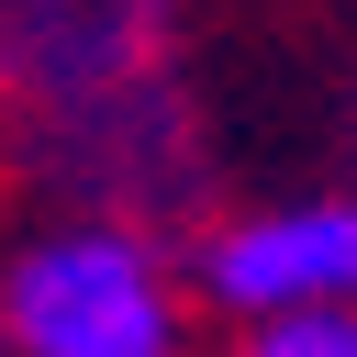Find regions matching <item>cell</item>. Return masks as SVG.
Listing matches in <instances>:
<instances>
[{
    "label": "cell",
    "mask_w": 357,
    "mask_h": 357,
    "mask_svg": "<svg viewBox=\"0 0 357 357\" xmlns=\"http://www.w3.org/2000/svg\"><path fill=\"white\" fill-rule=\"evenodd\" d=\"M190 290L223 324L301 312V301H357V190H312V201H268V212L201 223Z\"/></svg>",
    "instance_id": "3"
},
{
    "label": "cell",
    "mask_w": 357,
    "mask_h": 357,
    "mask_svg": "<svg viewBox=\"0 0 357 357\" xmlns=\"http://www.w3.org/2000/svg\"><path fill=\"white\" fill-rule=\"evenodd\" d=\"M0 156L33 201L56 212H112V223H190L212 201V145L201 112L178 89V67L112 78V89H67L33 112H0Z\"/></svg>",
    "instance_id": "1"
},
{
    "label": "cell",
    "mask_w": 357,
    "mask_h": 357,
    "mask_svg": "<svg viewBox=\"0 0 357 357\" xmlns=\"http://www.w3.org/2000/svg\"><path fill=\"white\" fill-rule=\"evenodd\" d=\"M234 357H357V301H301L234 324Z\"/></svg>",
    "instance_id": "5"
},
{
    "label": "cell",
    "mask_w": 357,
    "mask_h": 357,
    "mask_svg": "<svg viewBox=\"0 0 357 357\" xmlns=\"http://www.w3.org/2000/svg\"><path fill=\"white\" fill-rule=\"evenodd\" d=\"M190 0H0V112L178 67Z\"/></svg>",
    "instance_id": "4"
},
{
    "label": "cell",
    "mask_w": 357,
    "mask_h": 357,
    "mask_svg": "<svg viewBox=\"0 0 357 357\" xmlns=\"http://www.w3.org/2000/svg\"><path fill=\"white\" fill-rule=\"evenodd\" d=\"M0 357H190V279L167 234L45 212L0 257Z\"/></svg>",
    "instance_id": "2"
}]
</instances>
